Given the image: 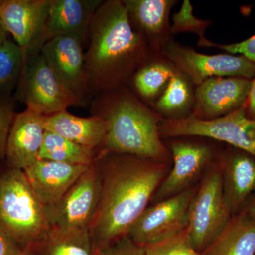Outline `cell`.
I'll return each instance as SVG.
<instances>
[{"mask_svg":"<svg viewBox=\"0 0 255 255\" xmlns=\"http://www.w3.org/2000/svg\"><path fill=\"white\" fill-rule=\"evenodd\" d=\"M124 155L96 161L102 189L90 228L95 251L127 236L163 181V164Z\"/></svg>","mask_w":255,"mask_h":255,"instance_id":"obj_1","label":"cell"},{"mask_svg":"<svg viewBox=\"0 0 255 255\" xmlns=\"http://www.w3.org/2000/svg\"><path fill=\"white\" fill-rule=\"evenodd\" d=\"M85 55L87 80L102 85L113 80L141 57L142 41L132 28L124 1H108L97 8L90 24Z\"/></svg>","mask_w":255,"mask_h":255,"instance_id":"obj_2","label":"cell"},{"mask_svg":"<svg viewBox=\"0 0 255 255\" xmlns=\"http://www.w3.org/2000/svg\"><path fill=\"white\" fill-rule=\"evenodd\" d=\"M106 152L140 158H164L166 150L159 138L158 118L131 97L119 100L106 117Z\"/></svg>","mask_w":255,"mask_h":255,"instance_id":"obj_3","label":"cell"},{"mask_svg":"<svg viewBox=\"0 0 255 255\" xmlns=\"http://www.w3.org/2000/svg\"><path fill=\"white\" fill-rule=\"evenodd\" d=\"M0 228L21 249H31L50 230L46 207L21 169L0 177Z\"/></svg>","mask_w":255,"mask_h":255,"instance_id":"obj_4","label":"cell"},{"mask_svg":"<svg viewBox=\"0 0 255 255\" xmlns=\"http://www.w3.org/2000/svg\"><path fill=\"white\" fill-rule=\"evenodd\" d=\"M232 218L223 189V174L214 170L206 176L191 199L186 236L201 253L223 232Z\"/></svg>","mask_w":255,"mask_h":255,"instance_id":"obj_5","label":"cell"},{"mask_svg":"<svg viewBox=\"0 0 255 255\" xmlns=\"http://www.w3.org/2000/svg\"><path fill=\"white\" fill-rule=\"evenodd\" d=\"M159 130L164 137H210L226 142L255 157V121L247 115L245 105L226 115L210 120L194 115L168 119Z\"/></svg>","mask_w":255,"mask_h":255,"instance_id":"obj_6","label":"cell"},{"mask_svg":"<svg viewBox=\"0 0 255 255\" xmlns=\"http://www.w3.org/2000/svg\"><path fill=\"white\" fill-rule=\"evenodd\" d=\"M17 87L19 100L26 104L27 108L46 117L67 110L80 100L58 81L40 48H29L25 51L22 73Z\"/></svg>","mask_w":255,"mask_h":255,"instance_id":"obj_7","label":"cell"},{"mask_svg":"<svg viewBox=\"0 0 255 255\" xmlns=\"http://www.w3.org/2000/svg\"><path fill=\"white\" fill-rule=\"evenodd\" d=\"M102 183L97 164L91 166L54 205L46 207L50 228L90 231L100 203Z\"/></svg>","mask_w":255,"mask_h":255,"instance_id":"obj_8","label":"cell"},{"mask_svg":"<svg viewBox=\"0 0 255 255\" xmlns=\"http://www.w3.org/2000/svg\"><path fill=\"white\" fill-rule=\"evenodd\" d=\"M187 189L147 209L132 225L127 236L142 246L159 244L185 232L189 208L195 195Z\"/></svg>","mask_w":255,"mask_h":255,"instance_id":"obj_9","label":"cell"},{"mask_svg":"<svg viewBox=\"0 0 255 255\" xmlns=\"http://www.w3.org/2000/svg\"><path fill=\"white\" fill-rule=\"evenodd\" d=\"M167 55L198 85L208 79L219 77L250 80L255 77V64L243 55L202 54L174 43L167 46Z\"/></svg>","mask_w":255,"mask_h":255,"instance_id":"obj_10","label":"cell"},{"mask_svg":"<svg viewBox=\"0 0 255 255\" xmlns=\"http://www.w3.org/2000/svg\"><path fill=\"white\" fill-rule=\"evenodd\" d=\"M51 0H0V21L26 51L38 48Z\"/></svg>","mask_w":255,"mask_h":255,"instance_id":"obj_11","label":"cell"},{"mask_svg":"<svg viewBox=\"0 0 255 255\" xmlns=\"http://www.w3.org/2000/svg\"><path fill=\"white\" fill-rule=\"evenodd\" d=\"M252 80L241 78H212L198 85L195 112L200 119L219 118L246 103Z\"/></svg>","mask_w":255,"mask_h":255,"instance_id":"obj_12","label":"cell"},{"mask_svg":"<svg viewBox=\"0 0 255 255\" xmlns=\"http://www.w3.org/2000/svg\"><path fill=\"white\" fill-rule=\"evenodd\" d=\"M82 43L78 37L58 36L48 40L40 48L58 81L78 99L86 82Z\"/></svg>","mask_w":255,"mask_h":255,"instance_id":"obj_13","label":"cell"},{"mask_svg":"<svg viewBox=\"0 0 255 255\" xmlns=\"http://www.w3.org/2000/svg\"><path fill=\"white\" fill-rule=\"evenodd\" d=\"M45 117L29 108L15 115L6 148L11 168L23 171L39 159L46 133Z\"/></svg>","mask_w":255,"mask_h":255,"instance_id":"obj_14","label":"cell"},{"mask_svg":"<svg viewBox=\"0 0 255 255\" xmlns=\"http://www.w3.org/2000/svg\"><path fill=\"white\" fill-rule=\"evenodd\" d=\"M90 167L39 159L23 172L42 204L48 207L58 202Z\"/></svg>","mask_w":255,"mask_h":255,"instance_id":"obj_15","label":"cell"},{"mask_svg":"<svg viewBox=\"0 0 255 255\" xmlns=\"http://www.w3.org/2000/svg\"><path fill=\"white\" fill-rule=\"evenodd\" d=\"M100 1L51 0L38 48L55 37H78L84 41Z\"/></svg>","mask_w":255,"mask_h":255,"instance_id":"obj_16","label":"cell"},{"mask_svg":"<svg viewBox=\"0 0 255 255\" xmlns=\"http://www.w3.org/2000/svg\"><path fill=\"white\" fill-rule=\"evenodd\" d=\"M174 166L156 191L157 201L164 200L187 189L211 157V150L206 146L175 142L171 147Z\"/></svg>","mask_w":255,"mask_h":255,"instance_id":"obj_17","label":"cell"},{"mask_svg":"<svg viewBox=\"0 0 255 255\" xmlns=\"http://www.w3.org/2000/svg\"><path fill=\"white\" fill-rule=\"evenodd\" d=\"M238 150L228 157L222 172L223 195L232 216L255 199V157Z\"/></svg>","mask_w":255,"mask_h":255,"instance_id":"obj_18","label":"cell"},{"mask_svg":"<svg viewBox=\"0 0 255 255\" xmlns=\"http://www.w3.org/2000/svg\"><path fill=\"white\" fill-rule=\"evenodd\" d=\"M46 130L96 150L105 142L107 126L100 116L84 118L64 110L45 117Z\"/></svg>","mask_w":255,"mask_h":255,"instance_id":"obj_19","label":"cell"},{"mask_svg":"<svg viewBox=\"0 0 255 255\" xmlns=\"http://www.w3.org/2000/svg\"><path fill=\"white\" fill-rule=\"evenodd\" d=\"M201 255H255V219L245 211L232 216Z\"/></svg>","mask_w":255,"mask_h":255,"instance_id":"obj_20","label":"cell"},{"mask_svg":"<svg viewBox=\"0 0 255 255\" xmlns=\"http://www.w3.org/2000/svg\"><path fill=\"white\" fill-rule=\"evenodd\" d=\"M37 255H95L90 231H58L50 228L41 241L31 249Z\"/></svg>","mask_w":255,"mask_h":255,"instance_id":"obj_21","label":"cell"},{"mask_svg":"<svg viewBox=\"0 0 255 255\" xmlns=\"http://www.w3.org/2000/svg\"><path fill=\"white\" fill-rule=\"evenodd\" d=\"M129 17L151 38H158L167 31L169 11L174 1L127 0L124 1Z\"/></svg>","mask_w":255,"mask_h":255,"instance_id":"obj_22","label":"cell"},{"mask_svg":"<svg viewBox=\"0 0 255 255\" xmlns=\"http://www.w3.org/2000/svg\"><path fill=\"white\" fill-rule=\"evenodd\" d=\"M39 159L85 166L93 165L97 161L96 150L48 130L45 133Z\"/></svg>","mask_w":255,"mask_h":255,"instance_id":"obj_23","label":"cell"},{"mask_svg":"<svg viewBox=\"0 0 255 255\" xmlns=\"http://www.w3.org/2000/svg\"><path fill=\"white\" fill-rule=\"evenodd\" d=\"M25 51L9 38L0 46V93L10 95L22 73Z\"/></svg>","mask_w":255,"mask_h":255,"instance_id":"obj_24","label":"cell"},{"mask_svg":"<svg viewBox=\"0 0 255 255\" xmlns=\"http://www.w3.org/2000/svg\"><path fill=\"white\" fill-rule=\"evenodd\" d=\"M174 74L173 70L167 65L153 64L140 70L135 75L134 82L142 97L152 98L167 86Z\"/></svg>","mask_w":255,"mask_h":255,"instance_id":"obj_25","label":"cell"},{"mask_svg":"<svg viewBox=\"0 0 255 255\" xmlns=\"http://www.w3.org/2000/svg\"><path fill=\"white\" fill-rule=\"evenodd\" d=\"M189 85L184 78L174 73L156 106L164 113H174L187 107L190 101Z\"/></svg>","mask_w":255,"mask_h":255,"instance_id":"obj_26","label":"cell"},{"mask_svg":"<svg viewBox=\"0 0 255 255\" xmlns=\"http://www.w3.org/2000/svg\"><path fill=\"white\" fill-rule=\"evenodd\" d=\"M173 25L171 28L172 33L191 32L199 36V41L205 40L204 36L206 28L211 24L209 20L199 19L193 14V7L189 0H184L180 10L174 15Z\"/></svg>","mask_w":255,"mask_h":255,"instance_id":"obj_27","label":"cell"},{"mask_svg":"<svg viewBox=\"0 0 255 255\" xmlns=\"http://www.w3.org/2000/svg\"><path fill=\"white\" fill-rule=\"evenodd\" d=\"M145 248L147 255H201L189 244L185 232L163 243Z\"/></svg>","mask_w":255,"mask_h":255,"instance_id":"obj_28","label":"cell"},{"mask_svg":"<svg viewBox=\"0 0 255 255\" xmlns=\"http://www.w3.org/2000/svg\"><path fill=\"white\" fill-rule=\"evenodd\" d=\"M15 115L11 96L0 93V159L6 157V142Z\"/></svg>","mask_w":255,"mask_h":255,"instance_id":"obj_29","label":"cell"},{"mask_svg":"<svg viewBox=\"0 0 255 255\" xmlns=\"http://www.w3.org/2000/svg\"><path fill=\"white\" fill-rule=\"evenodd\" d=\"M95 255H147L145 248L128 236H123L108 246L95 251Z\"/></svg>","mask_w":255,"mask_h":255,"instance_id":"obj_30","label":"cell"},{"mask_svg":"<svg viewBox=\"0 0 255 255\" xmlns=\"http://www.w3.org/2000/svg\"><path fill=\"white\" fill-rule=\"evenodd\" d=\"M199 46L217 47L232 54H241L255 64V35L248 38L246 41L229 45H219L208 41H199Z\"/></svg>","mask_w":255,"mask_h":255,"instance_id":"obj_31","label":"cell"},{"mask_svg":"<svg viewBox=\"0 0 255 255\" xmlns=\"http://www.w3.org/2000/svg\"><path fill=\"white\" fill-rule=\"evenodd\" d=\"M21 248L0 228V255H18Z\"/></svg>","mask_w":255,"mask_h":255,"instance_id":"obj_32","label":"cell"},{"mask_svg":"<svg viewBox=\"0 0 255 255\" xmlns=\"http://www.w3.org/2000/svg\"><path fill=\"white\" fill-rule=\"evenodd\" d=\"M245 107L248 117L255 121V77L252 80L251 90L245 103Z\"/></svg>","mask_w":255,"mask_h":255,"instance_id":"obj_33","label":"cell"},{"mask_svg":"<svg viewBox=\"0 0 255 255\" xmlns=\"http://www.w3.org/2000/svg\"><path fill=\"white\" fill-rule=\"evenodd\" d=\"M8 38V33L3 26L2 23L0 21V46Z\"/></svg>","mask_w":255,"mask_h":255,"instance_id":"obj_34","label":"cell"},{"mask_svg":"<svg viewBox=\"0 0 255 255\" xmlns=\"http://www.w3.org/2000/svg\"><path fill=\"white\" fill-rule=\"evenodd\" d=\"M243 211H246L250 216L255 219V199L252 201Z\"/></svg>","mask_w":255,"mask_h":255,"instance_id":"obj_35","label":"cell"},{"mask_svg":"<svg viewBox=\"0 0 255 255\" xmlns=\"http://www.w3.org/2000/svg\"><path fill=\"white\" fill-rule=\"evenodd\" d=\"M18 255H37L34 252L32 251L31 250L29 249H25L21 250V252H20L19 254Z\"/></svg>","mask_w":255,"mask_h":255,"instance_id":"obj_36","label":"cell"}]
</instances>
